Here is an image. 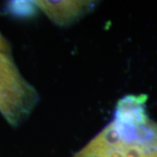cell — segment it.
I'll return each mask as SVG.
<instances>
[{
	"instance_id": "obj_1",
	"label": "cell",
	"mask_w": 157,
	"mask_h": 157,
	"mask_svg": "<svg viewBox=\"0 0 157 157\" xmlns=\"http://www.w3.org/2000/svg\"><path fill=\"white\" fill-rule=\"evenodd\" d=\"M71 157H157V122L144 107L114 112L110 123Z\"/></svg>"
},
{
	"instance_id": "obj_2",
	"label": "cell",
	"mask_w": 157,
	"mask_h": 157,
	"mask_svg": "<svg viewBox=\"0 0 157 157\" xmlns=\"http://www.w3.org/2000/svg\"><path fill=\"white\" fill-rule=\"evenodd\" d=\"M39 101L38 92L19 73L11 53L0 52V113L12 127L31 115Z\"/></svg>"
},
{
	"instance_id": "obj_3",
	"label": "cell",
	"mask_w": 157,
	"mask_h": 157,
	"mask_svg": "<svg viewBox=\"0 0 157 157\" xmlns=\"http://www.w3.org/2000/svg\"><path fill=\"white\" fill-rule=\"evenodd\" d=\"M94 1H33L35 6L59 26H68L88 14L95 7Z\"/></svg>"
},
{
	"instance_id": "obj_4",
	"label": "cell",
	"mask_w": 157,
	"mask_h": 157,
	"mask_svg": "<svg viewBox=\"0 0 157 157\" xmlns=\"http://www.w3.org/2000/svg\"><path fill=\"white\" fill-rule=\"evenodd\" d=\"M34 6L33 2H11L9 5V11L14 13L16 16H26L32 14V7Z\"/></svg>"
},
{
	"instance_id": "obj_5",
	"label": "cell",
	"mask_w": 157,
	"mask_h": 157,
	"mask_svg": "<svg viewBox=\"0 0 157 157\" xmlns=\"http://www.w3.org/2000/svg\"><path fill=\"white\" fill-rule=\"evenodd\" d=\"M0 52H7V53H11V47L9 43L7 42L4 36L0 33Z\"/></svg>"
}]
</instances>
